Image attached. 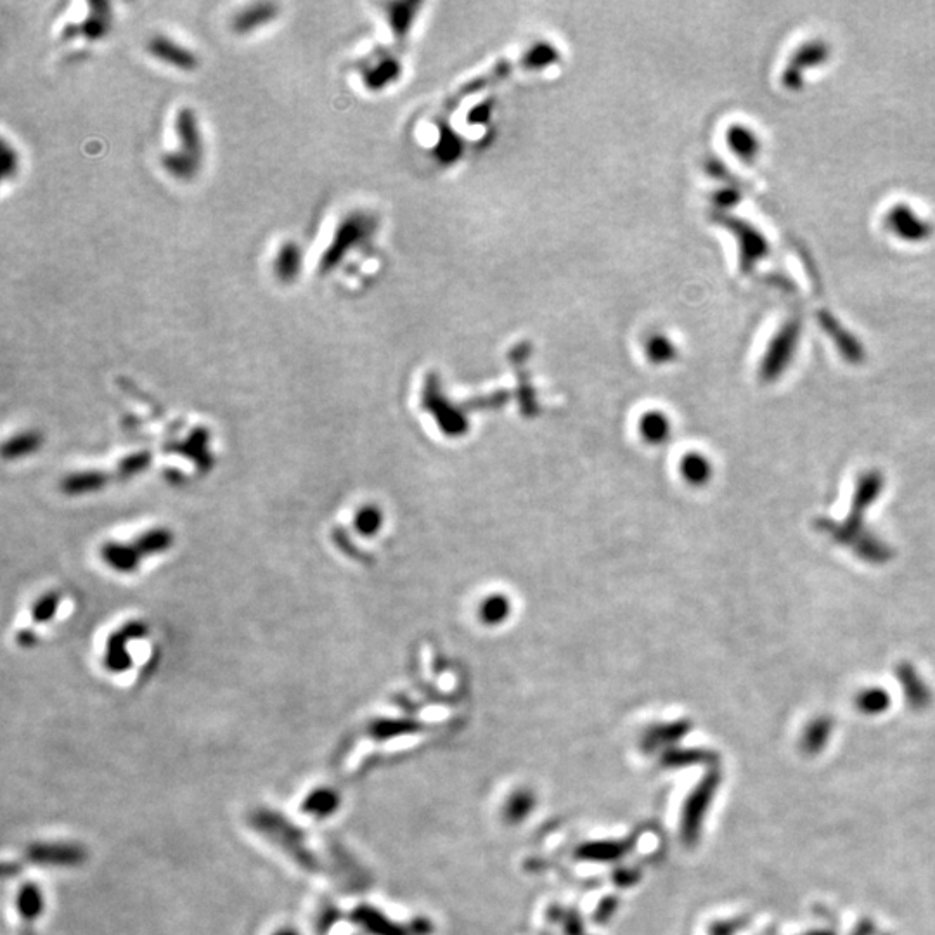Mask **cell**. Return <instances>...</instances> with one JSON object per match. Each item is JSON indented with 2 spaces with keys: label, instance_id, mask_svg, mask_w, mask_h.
<instances>
[{
  "label": "cell",
  "instance_id": "6da1fadb",
  "mask_svg": "<svg viewBox=\"0 0 935 935\" xmlns=\"http://www.w3.org/2000/svg\"><path fill=\"white\" fill-rule=\"evenodd\" d=\"M884 487V477L877 470L866 471L863 477L858 480V487L854 492L852 499L851 513L845 518L844 522H830V520H819V529L832 537L833 541L839 544H849L852 546L863 532V518L871 504L877 501L878 494Z\"/></svg>",
  "mask_w": 935,
  "mask_h": 935
},
{
  "label": "cell",
  "instance_id": "7a4b0ae2",
  "mask_svg": "<svg viewBox=\"0 0 935 935\" xmlns=\"http://www.w3.org/2000/svg\"><path fill=\"white\" fill-rule=\"evenodd\" d=\"M175 134L179 137V151L163 156V168L175 179H193L200 170L203 139L200 123L193 110L182 108L175 117Z\"/></svg>",
  "mask_w": 935,
  "mask_h": 935
},
{
  "label": "cell",
  "instance_id": "3957f363",
  "mask_svg": "<svg viewBox=\"0 0 935 935\" xmlns=\"http://www.w3.org/2000/svg\"><path fill=\"white\" fill-rule=\"evenodd\" d=\"M797 338H799V333H797L794 326H788L787 329H783L780 335L774 338V342L771 343L768 354H766L764 362H762L761 376L764 380H776L783 373V369L787 368L788 362L794 355L795 347H797Z\"/></svg>",
  "mask_w": 935,
  "mask_h": 935
},
{
  "label": "cell",
  "instance_id": "277c9868",
  "mask_svg": "<svg viewBox=\"0 0 935 935\" xmlns=\"http://www.w3.org/2000/svg\"><path fill=\"white\" fill-rule=\"evenodd\" d=\"M148 51L153 58L162 61L165 65L174 66L177 70L193 71L198 66V59L186 47L175 44L167 37H155L148 42Z\"/></svg>",
  "mask_w": 935,
  "mask_h": 935
},
{
  "label": "cell",
  "instance_id": "5b68a950",
  "mask_svg": "<svg viewBox=\"0 0 935 935\" xmlns=\"http://www.w3.org/2000/svg\"><path fill=\"white\" fill-rule=\"evenodd\" d=\"M278 16V6L274 4H253L239 11L233 18V30L239 35H246L257 30L258 26L271 23Z\"/></svg>",
  "mask_w": 935,
  "mask_h": 935
},
{
  "label": "cell",
  "instance_id": "8992f818",
  "mask_svg": "<svg viewBox=\"0 0 935 935\" xmlns=\"http://www.w3.org/2000/svg\"><path fill=\"white\" fill-rule=\"evenodd\" d=\"M359 233H362V220H345V224L336 233L335 241L329 245L328 252L324 253L323 262H321L323 271H329L338 264V260L349 250V246L354 243L355 236H359Z\"/></svg>",
  "mask_w": 935,
  "mask_h": 935
},
{
  "label": "cell",
  "instance_id": "52a82bcc",
  "mask_svg": "<svg viewBox=\"0 0 935 935\" xmlns=\"http://www.w3.org/2000/svg\"><path fill=\"white\" fill-rule=\"evenodd\" d=\"M272 269H274V276L279 281H283V283L295 281L298 274H300V269H302V250H300V246L293 243V241L284 243L276 253Z\"/></svg>",
  "mask_w": 935,
  "mask_h": 935
},
{
  "label": "cell",
  "instance_id": "ba28073f",
  "mask_svg": "<svg viewBox=\"0 0 935 935\" xmlns=\"http://www.w3.org/2000/svg\"><path fill=\"white\" fill-rule=\"evenodd\" d=\"M897 678H899V683L903 684L906 698L913 707L922 709L930 702V690L927 688V684L923 683V679L920 678V674L916 672L913 665L908 664V662L899 664Z\"/></svg>",
  "mask_w": 935,
  "mask_h": 935
},
{
  "label": "cell",
  "instance_id": "9c48e42d",
  "mask_svg": "<svg viewBox=\"0 0 935 935\" xmlns=\"http://www.w3.org/2000/svg\"><path fill=\"white\" fill-rule=\"evenodd\" d=\"M852 549L856 551V555H858L861 560L868 561V563H885V561H889L892 555H894L887 542L882 541L880 537L871 534L868 530H865V532L854 541Z\"/></svg>",
  "mask_w": 935,
  "mask_h": 935
},
{
  "label": "cell",
  "instance_id": "30bf717a",
  "mask_svg": "<svg viewBox=\"0 0 935 935\" xmlns=\"http://www.w3.org/2000/svg\"><path fill=\"white\" fill-rule=\"evenodd\" d=\"M681 471H683V477L690 484L703 485L705 482H709L710 475H712V466H710V461L705 456L693 452V454H688L683 459Z\"/></svg>",
  "mask_w": 935,
  "mask_h": 935
},
{
  "label": "cell",
  "instance_id": "8fae6325",
  "mask_svg": "<svg viewBox=\"0 0 935 935\" xmlns=\"http://www.w3.org/2000/svg\"><path fill=\"white\" fill-rule=\"evenodd\" d=\"M913 219H916V215H913V213L908 210V207H897L896 210L889 215V220L904 222V224H890L897 234H901V238H923V234L927 231V226L923 224L922 220L913 224V222H911Z\"/></svg>",
  "mask_w": 935,
  "mask_h": 935
},
{
  "label": "cell",
  "instance_id": "7c38bea8",
  "mask_svg": "<svg viewBox=\"0 0 935 935\" xmlns=\"http://www.w3.org/2000/svg\"><path fill=\"white\" fill-rule=\"evenodd\" d=\"M641 433L645 439L652 444H660L669 439L671 435V423L667 416L662 413H648L641 421Z\"/></svg>",
  "mask_w": 935,
  "mask_h": 935
},
{
  "label": "cell",
  "instance_id": "4fadbf2b",
  "mask_svg": "<svg viewBox=\"0 0 935 935\" xmlns=\"http://www.w3.org/2000/svg\"><path fill=\"white\" fill-rule=\"evenodd\" d=\"M890 697L885 693L884 690L880 688H871V690H866L856 698V705L858 709L863 710L866 714H880L884 712L885 709H889Z\"/></svg>",
  "mask_w": 935,
  "mask_h": 935
},
{
  "label": "cell",
  "instance_id": "5bb4252c",
  "mask_svg": "<svg viewBox=\"0 0 935 935\" xmlns=\"http://www.w3.org/2000/svg\"><path fill=\"white\" fill-rule=\"evenodd\" d=\"M729 144L743 158H752L755 151H757V146H759L757 137L750 130L740 129V127H736V129L729 132Z\"/></svg>",
  "mask_w": 935,
  "mask_h": 935
},
{
  "label": "cell",
  "instance_id": "9a60e30c",
  "mask_svg": "<svg viewBox=\"0 0 935 935\" xmlns=\"http://www.w3.org/2000/svg\"><path fill=\"white\" fill-rule=\"evenodd\" d=\"M480 613L487 624H499L510 615V603L503 596H492L484 601Z\"/></svg>",
  "mask_w": 935,
  "mask_h": 935
},
{
  "label": "cell",
  "instance_id": "2e32d148",
  "mask_svg": "<svg viewBox=\"0 0 935 935\" xmlns=\"http://www.w3.org/2000/svg\"><path fill=\"white\" fill-rule=\"evenodd\" d=\"M830 729H832V723L823 717V719H816L806 731V738H804V745H806L809 752H816L819 750V747L828 740V735H830Z\"/></svg>",
  "mask_w": 935,
  "mask_h": 935
},
{
  "label": "cell",
  "instance_id": "e0dca14e",
  "mask_svg": "<svg viewBox=\"0 0 935 935\" xmlns=\"http://www.w3.org/2000/svg\"><path fill=\"white\" fill-rule=\"evenodd\" d=\"M13 160L16 162V160H18V155H16V151L13 153V151L9 149V146H7V142L4 141V155H2V162H4V177H6V179L9 177V174L13 172V170L14 172L18 170V163H13Z\"/></svg>",
  "mask_w": 935,
  "mask_h": 935
}]
</instances>
